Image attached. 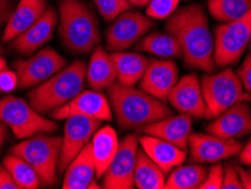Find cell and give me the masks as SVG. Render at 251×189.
I'll return each mask as SVG.
<instances>
[{
    "mask_svg": "<svg viewBox=\"0 0 251 189\" xmlns=\"http://www.w3.org/2000/svg\"><path fill=\"white\" fill-rule=\"evenodd\" d=\"M165 31L178 40L188 68L214 73V39L207 15L201 3L176 9L168 17Z\"/></svg>",
    "mask_w": 251,
    "mask_h": 189,
    "instance_id": "1",
    "label": "cell"
},
{
    "mask_svg": "<svg viewBox=\"0 0 251 189\" xmlns=\"http://www.w3.org/2000/svg\"><path fill=\"white\" fill-rule=\"evenodd\" d=\"M108 96L121 129H140L173 114L164 102L117 81L108 87Z\"/></svg>",
    "mask_w": 251,
    "mask_h": 189,
    "instance_id": "2",
    "label": "cell"
},
{
    "mask_svg": "<svg viewBox=\"0 0 251 189\" xmlns=\"http://www.w3.org/2000/svg\"><path fill=\"white\" fill-rule=\"evenodd\" d=\"M59 35L73 54H90L101 43L99 18L94 9L80 0L59 2Z\"/></svg>",
    "mask_w": 251,
    "mask_h": 189,
    "instance_id": "3",
    "label": "cell"
},
{
    "mask_svg": "<svg viewBox=\"0 0 251 189\" xmlns=\"http://www.w3.org/2000/svg\"><path fill=\"white\" fill-rule=\"evenodd\" d=\"M86 69V64L82 60H75L66 66L56 75L28 92L29 105L41 114L66 105L83 92Z\"/></svg>",
    "mask_w": 251,
    "mask_h": 189,
    "instance_id": "4",
    "label": "cell"
},
{
    "mask_svg": "<svg viewBox=\"0 0 251 189\" xmlns=\"http://www.w3.org/2000/svg\"><path fill=\"white\" fill-rule=\"evenodd\" d=\"M62 137L39 133L12 147L10 153L24 159L39 175L41 186L54 187L59 184L58 165L60 160Z\"/></svg>",
    "mask_w": 251,
    "mask_h": 189,
    "instance_id": "5",
    "label": "cell"
},
{
    "mask_svg": "<svg viewBox=\"0 0 251 189\" xmlns=\"http://www.w3.org/2000/svg\"><path fill=\"white\" fill-rule=\"evenodd\" d=\"M201 91L206 103V119H213L240 101H251V93L242 86L232 68L201 77Z\"/></svg>",
    "mask_w": 251,
    "mask_h": 189,
    "instance_id": "6",
    "label": "cell"
},
{
    "mask_svg": "<svg viewBox=\"0 0 251 189\" xmlns=\"http://www.w3.org/2000/svg\"><path fill=\"white\" fill-rule=\"evenodd\" d=\"M0 120L12 128L20 139L32 137L39 133H56L59 126L44 118L24 99L7 95L0 100Z\"/></svg>",
    "mask_w": 251,
    "mask_h": 189,
    "instance_id": "7",
    "label": "cell"
},
{
    "mask_svg": "<svg viewBox=\"0 0 251 189\" xmlns=\"http://www.w3.org/2000/svg\"><path fill=\"white\" fill-rule=\"evenodd\" d=\"M251 41V9L245 17L215 27L214 64L220 68L235 65Z\"/></svg>",
    "mask_w": 251,
    "mask_h": 189,
    "instance_id": "8",
    "label": "cell"
},
{
    "mask_svg": "<svg viewBox=\"0 0 251 189\" xmlns=\"http://www.w3.org/2000/svg\"><path fill=\"white\" fill-rule=\"evenodd\" d=\"M67 66V61L52 48H44L25 60H15L13 68L18 77V87L40 85Z\"/></svg>",
    "mask_w": 251,
    "mask_h": 189,
    "instance_id": "9",
    "label": "cell"
},
{
    "mask_svg": "<svg viewBox=\"0 0 251 189\" xmlns=\"http://www.w3.org/2000/svg\"><path fill=\"white\" fill-rule=\"evenodd\" d=\"M153 27L152 18L136 10L121 13L105 29L106 49L112 53L125 51L134 46Z\"/></svg>",
    "mask_w": 251,
    "mask_h": 189,
    "instance_id": "10",
    "label": "cell"
},
{
    "mask_svg": "<svg viewBox=\"0 0 251 189\" xmlns=\"http://www.w3.org/2000/svg\"><path fill=\"white\" fill-rule=\"evenodd\" d=\"M101 126V120L94 118L74 114L66 120L64 136H62L60 160H59L58 172L62 175L69 163L77 157L95 134Z\"/></svg>",
    "mask_w": 251,
    "mask_h": 189,
    "instance_id": "11",
    "label": "cell"
},
{
    "mask_svg": "<svg viewBox=\"0 0 251 189\" xmlns=\"http://www.w3.org/2000/svg\"><path fill=\"white\" fill-rule=\"evenodd\" d=\"M138 137L129 135L119 144L113 160L103 175V188L132 189L135 188L134 173L138 153Z\"/></svg>",
    "mask_w": 251,
    "mask_h": 189,
    "instance_id": "12",
    "label": "cell"
},
{
    "mask_svg": "<svg viewBox=\"0 0 251 189\" xmlns=\"http://www.w3.org/2000/svg\"><path fill=\"white\" fill-rule=\"evenodd\" d=\"M190 159L195 163H216L239 154L242 144L235 138L212 134H191L188 140Z\"/></svg>",
    "mask_w": 251,
    "mask_h": 189,
    "instance_id": "13",
    "label": "cell"
},
{
    "mask_svg": "<svg viewBox=\"0 0 251 189\" xmlns=\"http://www.w3.org/2000/svg\"><path fill=\"white\" fill-rule=\"evenodd\" d=\"M79 114L99 119L112 121V109L106 96L100 91H84L66 105L50 112V117L57 120L67 119L69 116Z\"/></svg>",
    "mask_w": 251,
    "mask_h": 189,
    "instance_id": "14",
    "label": "cell"
},
{
    "mask_svg": "<svg viewBox=\"0 0 251 189\" xmlns=\"http://www.w3.org/2000/svg\"><path fill=\"white\" fill-rule=\"evenodd\" d=\"M179 81V69L175 61L149 59V65L139 81V88L161 102H168V95Z\"/></svg>",
    "mask_w": 251,
    "mask_h": 189,
    "instance_id": "15",
    "label": "cell"
},
{
    "mask_svg": "<svg viewBox=\"0 0 251 189\" xmlns=\"http://www.w3.org/2000/svg\"><path fill=\"white\" fill-rule=\"evenodd\" d=\"M168 102L180 113L190 114L196 119L205 118L206 103L197 74H188L176 81L168 95Z\"/></svg>",
    "mask_w": 251,
    "mask_h": 189,
    "instance_id": "16",
    "label": "cell"
},
{
    "mask_svg": "<svg viewBox=\"0 0 251 189\" xmlns=\"http://www.w3.org/2000/svg\"><path fill=\"white\" fill-rule=\"evenodd\" d=\"M209 134L223 138H239L251 133V108L247 101L234 103L206 127Z\"/></svg>",
    "mask_w": 251,
    "mask_h": 189,
    "instance_id": "17",
    "label": "cell"
},
{
    "mask_svg": "<svg viewBox=\"0 0 251 189\" xmlns=\"http://www.w3.org/2000/svg\"><path fill=\"white\" fill-rule=\"evenodd\" d=\"M57 24L58 14L56 9L48 7L46 13L31 27L10 42L12 48L16 53L23 55L34 54L51 39Z\"/></svg>",
    "mask_w": 251,
    "mask_h": 189,
    "instance_id": "18",
    "label": "cell"
},
{
    "mask_svg": "<svg viewBox=\"0 0 251 189\" xmlns=\"http://www.w3.org/2000/svg\"><path fill=\"white\" fill-rule=\"evenodd\" d=\"M138 132L144 135L158 137L187 151L188 140L193 134V117L187 113L170 116L142 127Z\"/></svg>",
    "mask_w": 251,
    "mask_h": 189,
    "instance_id": "19",
    "label": "cell"
},
{
    "mask_svg": "<svg viewBox=\"0 0 251 189\" xmlns=\"http://www.w3.org/2000/svg\"><path fill=\"white\" fill-rule=\"evenodd\" d=\"M48 8L47 0H18L12 16L6 23L1 42L8 43L31 27Z\"/></svg>",
    "mask_w": 251,
    "mask_h": 189,
    "instance_id": "20",
    "label": "cell"
},
{
    "mask_svg": "<svg viewBox=\"0 0 251 189\" xmlns=\"http://www.w3.org/2000/svg\"><path fill=\"white\" fill-rule=\"evenodd\" d=\"M139 143L144 152L163 170L165 175L182 164L187 158L186 151L158 137L144 135L139 138Z\"/></svg>",
    "mask_w": 251,
    "mask_h": 189,
    "instance_id": "21",
    "label": "cell"
},
{
    "mask_svg": "<svg viewBox=\"0 0 251 189\" xmlns=\"http://www.w3.org/2000/svg\"><path fill=\"white\" fill-rule=\"evenodd\" d=\"M62 189H88L95 180V163L92 155L91 142L69 163L64 172Z\"/></svg>",
    "mask_w": 251,
    "mask_h": 189,
    "instance_id": "22",
    "label": "cell"
},
{
    "mask_svg": "<svg viewBox=\"0 0 251 189\" xmlns=\"http://www.w3.org/2000/svg\"><path fill=\"white\" fill-rule=\"evenodd\" d=\"M117 69L113 64L111 54H108L103 47L99 46L93 50L90 64L86 69V80L95 91L108 88L117 81Z\"/></svg>",
    "mask_w": 251,
    "mask_h": 189,
    "instance_id": "23",
    "label": "cell"
},
{
    "mask_svg": "<svg viewBox=\"0 0 251 189\" xmlns=\"http://www.w3.org/2000/svg\"><path fill=\"white\" fill-rule=\"evenodd\" d=\"M117 133L111 126H105L95 132L91 139V149L95 163V175L102 178L119 147Z\"/></svg>",
    "mask_w": 251,
    "mask_h": 189,
    "instance_id": "24",
    "label": "cell"
},
{
    "mask_svg": "<svg viewBox=\"0 0 251 189\" xmlns=\"http://www.w3.org/2000/svg\"><path fill=\"white\" fill-rule=\"evenodd\" d=\"M111 58L117 69L118 81L127 86L138 83L149 65V59L136 53H112Z\"/></svg>",
    "mask_w": 251,
    "mask_h": 189,
    "instance_id": "25",
    "label": "cell"
},
{
    "mask_svg": "<svg viewBox=\"0 0 251 189\" xmlns=\"http://www.w3.org/2000/svg\"><path fill=\"white\" fill-rule=\"evenodd\" d=\"M135 186L138 189H163L165 187V173L144 150L138 151L136 159Z\"/></svg>",
    "mask_w": 251,
    "mask_h": 189,
    "instance_id": "26",
    "label": "cell"
},
{
    "mask_svg": "<svg viewBox=\"0 0 251 189\" xmlns=\"http://www.w3.org/2000/svg\"><path fill=\"white\" fill-rule=\"evenodd\" d=\"M139 49L161 58H178L182 55L181 47L170 33L153 32L140 40Z\"/></svg>",
    "mask_w": 251,
    "mask_h": 189,
    "instance_id": "27",
    "label": "cell"
},
{
    "mask_svg": "<svg viewBox=\"0 0 251 189\" xmlns=\"http://www.w3.org/2000/svg\"><path fill=\"white\" fill-rule=\"evenodd\" d=\"M207 169L201 164L183 165L173 170L165 187L168 189H199L207 177Z\"/></svg>",
    "mask_w": 251,
    "mask_h": 189,
    "instance_id": "28",
    "label": "cell"
},
{
    "mask_svg": "<svg viewBox=\"0 0 251 189\" xmlns=\"http://www.w3.org/2000/svg\"><path fill=\"white\" fill-rule=\"evenodd\" d=\"M251 9V0H208L212 17L221 23L238 21Z\"/></svg>",
    "mask_w": 251,
    "mask_h": 189,
    "instance_id": "29",
    "label": "cell"
},
{
    "mask_svg": "<svg viewBox=\"0 0 251 189\" xmlns=\"http://www.w3.org/2000/svg\"><path fill=\"white\" fill-rule=\"evenodd\" d=\"M3 165L12 173L20 189H36L41 186L39 175L24 159L10 153L3 159Z\"/></svg>",
    "mask_w": 251,
    "mask_h": 189,
    "instance_id": "30",
    "label": "cell"
},
{
    "mask_svg": "<svg viewBox=\"0 0 251 189\" xmlns=\"http://www.w3.org/2000/svg\"><path fill=\"white\" fill-rule=\"evenodd\" d=\"M103 20L106 23L112 22L121 13L131 9V3L128 0H93Z\"/></svg>",
    "mask_w": 251,
    "mask_h": 189,
    "instance_id": "31",
    "label": "cell"
},
{
    "mask_svg": "<svg viewBox=\"0 0 251 189\" xmlns=\"http://www.w3.org/2000/svg\"><path fill=\"white\" fill-rule=\"evenodd\" d=\"M180 0H151L146 6V15L155 20H164L178 8Z\"/></svg>",
    "mask_w": 251,
    "mask_h": 189,
    "instance_id": "32",
    "label": "cell"
},
{
    "mask_svg": "<svg viewBox=\"0 0 251 189\" xmlns=\"http://www.w3.org/2000/svg\"><path fill=\"white\" fill-rule=\"evenodd\" d=\"M224 170L222 164H215L209 169L207 177L199 189H221L223 183Z\"/></svg>",
    "mask_w": 251,
    "mask_h": 189,
    "instance_id": "33",
    "label": "cell"
},
{
    "mask_svg": "<svg viewBox=\"0 0 251 189\" xmlns=\"http://www.w3.org/2000/svg\"><path fill=\"white\" fill-rule=\"evenodd\" d=\"M224 175H223V189H243V186L240 180L238 170L235 165H232L230 163H226L224 165Z\"/></svg>",
    "mask_w": 251,
    "mask_h": 189,
    "instance_id": "34",
    "label": "cell"
},
{
    "mask_svg": "<svg viewBox=\"0 0 251 189\" xmlns=\"http://www.w3.org/2000/svg\"><path fill=\"white\" fill-rule=\"evenodd\" d=\"M18 87V77L15 70L5 69L0 70V90L5 93H9Z\"/></svg>",
    "mask_w": 251,
    "mask_h": 189,
    "instance_id": "35",
    "label": "cell"
},
{
    "mask_svg": "<svg viewBox=\"0 0 251 189\" xmlns=\"http://www.w3.org/2000/svg\"><path fill=\"white\" fill-rule=\"evenodd\" d=\"M237 75L241 81L243 88L248 93H251V51L247 54L245 61L240 66Z\"/></svg>",
    "mask_w": 251,
    "mask_h": 189,
    "instance_id": "36",
    "label": "cell"
},
{
    "mask_svg": "<svg viewBox=\"0 0 251 189\" xmlns=\"http://www.w3.org/2000/svg\"><path fill=\"white\" fill-rule=\"evenodd\" d=\"M0 189H20L12 173L5 165H0Z\"/></svg>",
    "mask_w": 251,
    "mask_h": 189,
    "instance_id": "37",
    "label": "cell"
},
{
    "mask_svg": "<svg viewBox=\"0 0 251 189\" xmlns=\"http://www.w3.org/2000/svg\"><path fill=\"white\" fill-rule=\"evenodd\" d=\"M15 6L13 0H0V27L6 24L12 16Z\"/></svg>",
    "mask_w": 251,
    "mask_h": 189,
    "instance_id": "38",
    "label": "cell"
},
{
    "mask_svg": "<svg viewBox=\"0 0 251 189\" xmlns=\"http://www.w3.org/2000/svg\"><path fill=\"white\" fill-rule=\"evenodd\" d=\"M239 162L245 165L251 166V138L248 140L245 147H242L241 152L239 153Z\"/></svg>",
    "mask_w": 251,
    "mask_h": 189,
    "instance_id": "39",
    "label": "cell"
},
{
    "mask_svg": "<svg viewBox=\"0 0 251 189\" xmlns=\"http://www.w3.org/2000/svg\"><path fill=\"white\" fill-rule=\"evenodd\" d=\"M235 168L238 170V173H239L240 180H241L243 189H251V173L249 171H246L245 169L239 165H235Z\"/></svg>",
    "mask_w": 251,
    "mask_h": 189,
    "instance_id": "40",
    "label": "cell"
},
{
    "mask_svg": "<svg viewBox=\"0 0 251 189\" xmlns=\"http://www.w3.org/2000/svg\"><path fill=\"white\" fill-rule=\"evenodd\" d=\"M7 137V129H6V125L0 120V149L5 143V139Z\"/></svg>",
    "mask_w": 251,
    "mask_h": 189,
    "instance_id": "41",
    "label": "cell"
},
{
    "mask_svg": "<svg viewBox=\"0 0 251 189\" xmlns=\"http://www.w3.org/2000/svg\"><path fill=\"white\" fill-rule=\"evenodd\" d=\"M129 2L131 3V6H136V7H146L147 5H149L151 0H128Z\"/></svg>",
    "mask_w": 251,
    "mask_h": 189,
    "instance_id": "42",
    "label": "cell"
},
{
    "mask_svg": "<svg viewBox=\"0 0 251 189\" xmlns=\"http://www.w3.org/2000/svg\"><path fill=\"white\" fill-rule=\"evenodd\" d=\"M6 67H7V62H6V59L3 58V57H1V55H0V70L5 69Z\"/></svg>",
    "mask_w": 251,
    "mask_h": 189,
    "instance_id": "43",
    "label": "cell"
},
{
    "mask_svg": "<svg viewBox=\"0 0 251 189\" xmlns=\"http://www.w3.org/2000/svg\"><path fill=\"white\" fill-rule=\"evenodd\" d=\"M2 54H5V49H3V47L0 44V55H1Z\"/></svg>",
    "mask_w": 251,
    "mask_h": 189,
    "instance_id": "44",
    "label": "cell"
},
{
    "mask_svg": "<svg viewBox=\"0 0 251 189\" xmlns=\"http://www.w3.org/2000/svg\"><path fill=\"white\" fill-rule=\"evenodd\" d=\"M249 49H250V51H251V41H250V43H249Z\"/></svg>",
    "mask_w": 251,
    "mask_h": 189,
    "instance_id": "45",
    "label": "cell"
},
{
    "mask_svg": "<svg viewBox=\"0 0 251 189\" xmlns=\"http://www.w3.org/2000/svg\"><path fill=\"white\" fill-rule=\"evenodd\" d=\"M249 172H250V173H251V169H250V170H249Z\"/></svg>",
    "mask_w": 251,
    "mask_h": 189,
    "instance_id": "46",
    "label": "cell"
},
{
    "mask_svg": "<svg viewBox=\"0 0 251 189\" xmlns=\"http://www.w3.org/2000/svg\"><path fill=\"white\" fill-rule=\"evenodd\" d=\"M13 1H17V0H13Z\"/></svg>",
    "mask_w": 251,
    "mask_h": 189,
    "instance_id": "47",
    "label": "cell"
},
{
    "mask_svg": "<svg viewBox=\"0 0 251 189\" xmlns=\"http://www.w3.org/2000/svg\"><path fill=\"white\" fill-rule=\"evenodd\" d=\"M0 92H1V90H0Z\"/></svg>",
    "mask_w": 251,
    "mask_h": 189,
    "instance_id": "48",
    "label": "cell"
}]
</instances>
